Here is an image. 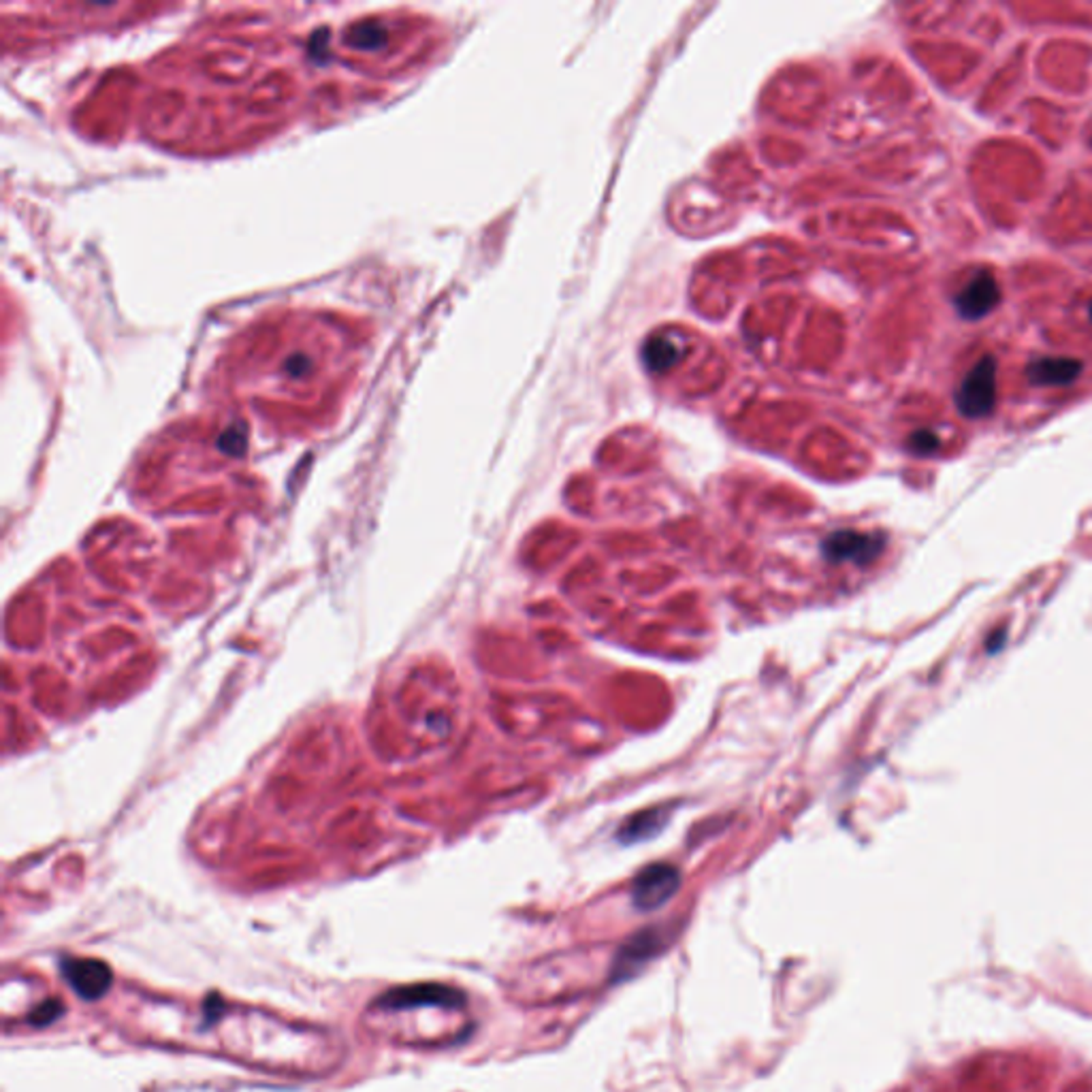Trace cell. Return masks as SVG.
I'll return each mask as SVG.
<instances>
[{"label": "cell", "mask_w": 1092, "mask_h": 1092, "mask_svg": "<svg viewBox=\"0 0 1092 1092\" xmlns=\"http://www.w3.org/2000/svg\"><path fill=\"white\" fill-rule=\"evenodd\" d=\"M997 404V361L995 356H983L956 393V406L966 418H983L992 415Z\"/></svg>", "instance_id": "obj_1"}, {"label": "cell", "mask_w": 1092, "mask_h": 1092, "mask_svg": "<svg viewBox=\"0 0 1092 1092\" xmlns=\"http://www.w3.org/2000/svg\"><path fill=\"white\" fill-rule=\"evenodd\" d=\"M681 885V873L678 868L666 862L649 864L634 877L632 881V902L640 911H656L664 907L675 897Z\"/></svg>", "instance_id": "obj_2"}, {"label": "cell", "mask_w": 1092, "mask_h": 1092, "mask_svg": "<svg viewBox=\"0 0 1092 1092\" xmlns=\"http://www.w3.org/2000/svg\"><path fill=\"white\" fill-rule=\"evenodd\" d=\"M881 549V538L856 530L835 532L821 542L823 557L832 563H858V566H864V563H871L875 557H880Z\"/></svg>", "instance_id": "obj_3"}, {"label": "cell", "mask_w": 1092, "mask_h": 1092, "mask_svg": "<svg viewBox=\"0 0 1092 1092\" xmlns=\"http://www.w3.org/2000/svg\"><path fill=\"white\" fill-rule=\"evenodd\" d=\"M62 975L75 995L84 1001L101 999L113 981L110 966L96 958H69L62 962Z\"/></svg>", "instance_id": "obj_4"}, {"label": "cell", "mask_w": 1092, "mask_h": 1092, "mask_svg": "<svg viewBox=\"0 0 1092 1092\" xmlns=\"http://www.w3.org/2000/svg\"><path fill=\"white\" fill-rule=\"evenodd\" d=\"M999 301H1001L999 282L990 272L975 273L954 299L958 314L966 320H980L990 314V312L997 308Z\"/></svg>", "instance_id": "obj_5"}, {"label": "cell", "mask_w": 1092, "mask_h": 1092, "mask_svg": "<svg viewBox=\"0 0 1092 1092\" xmlns=\"http://www.w3.org/2000/svg\"><path fill=\"white\" fill-rule=\"evenodd\" d=\"M463 1002V995L453 988L437 986V983H429V986H410L391 990L387 995L378 999L380 1009H410L418 1005H435V1007H459Z\"/></svg>", "instance_id": "obj_6"}, {"label": "cell", "mask_w": 1092, "mask_h": 1092, "mask_svg": "<svg viewBox=\"0 0 1092 1092\" xmlns=\"http://www.w3.org/2000/svg\"><path fill=\"white\" fill-rule=\"evenodd\" d=\"M661 943H664V939H661V933L656 928H647L642 930V933L634 935L615 956L611 971L613 980L625 981L628 978H632V975H637L651 958L657 956V952L661 950Z\"/></svg>", "instance_id": "obj_7"}, {"label": "cell", "mask_w": 1092, "mask_h": 1092, "mask_svg": "<svg viewBox=\"0 0 1092 1092\" xmlns=\"http://www.w3.org/2000/svg\"><path fill=\"white\" fill-rule=\"evenodd\" d=\"M1082 367L1084 365L1069 356H1045L1028 365L1026 375L1035 387H1067L1078 380Z\"/></svg>", "instance_id": "obj_8"}, {"label": "cell", "mask_w": 1092, "mask_h": 1092, "mask_svg": "<svg viewBox=\"0 0 1092 1092\" xmlns=\"http://www.w3.org/2000/svg\"><path fill=\"white\" fill-rule=\"evenodd\" d=\"M670 819V809H647L640 811L637 816L630 818L619 830V840L625 845L638 843V840H647L656 837L661 828L666 826Z\"/></svg>", "instance_id": "obj_9"}, {"label": "cell", "mask_w": 1092, "mask_h": 1092, "mask_svg": "<svg viewBox=\"0 0 1092 1092\" xmlns=\"http://www.w3.org/2000/svg\"><path fill=\"white\" fill-rule=\"evenodd\" d=\"M644 361L649 363L651 370L664 372L677 361V348L668 344L666 339H657V342H651L644 348Z\"/></svg>", "instance_id": "obj_10"}, {"label": "cell", "mask_w": 1092, "mask_h": 1092, "mask_svg": "<svg viewBox=\"0 0 1092 1092\" xmlns=\"http://www.w3.org/2000/svg\"><path fill=\"white\" fill-rule=\"evenodd\" d=\"M58 1016H62V1002H58V1001L51 1002V1001H50V1002H46V1005H41L37 1011H34V1014L30 1016V1024H32V1026H34V1024H37V1026H48V1024H51L53 1020H56Z\"/></svg>", "instance_id": "obj_11"}, {"label": "cell", "mask_w": 1092, "mask_h": 1092, "mask_svg": "<svg viewBox=\"0 0 1092 1092\" xmlns=\"http://www.w3.org/2000/svg\"><path fill=\"white\" fill-rule=\"evenodd\" d=\"M911 446L916 449L918 453H928V451H935L939 446V440L935 434L930 432H920L911 437Z\"/></svg>", "instance_id": "obj_12"}, {"label": "cell", "mask_w": 1092, "mask_h": 1092, "mask_svg": "<svg viewBox=\"0 0 1092 1092\" xmlns=\"http://www.w3.org/2000/svg\"><path fill=\"white\" fill-rule=\"evenodd\" d=\"M1090 318H1092V306H1090Z\"/></svg>", "instance_id": "obj_13"}]
</instances>
